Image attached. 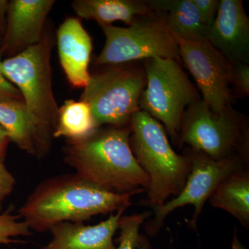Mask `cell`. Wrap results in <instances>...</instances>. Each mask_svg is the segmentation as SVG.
I'll return each instance as SVG.
<instances>
[{
  "instance_id": "24",
  "label": "cell",
  "mask_w": 249,
  "mask_h": 249,
  "mask_svg": "<svg viewBox=\"0 0 249 249\" xmlns=\"http://www.w3.org/2000/svg\"><path fill=\"white\" fill-rule=\"evenodd\" d=\"M9 101H23V98L18 88L5 78L1 71V62L0 61V102Z\"/></svg>"
},
{
  "instance_id": "16",
  "label": "cell",
  "mask_w": 249,
  "mask_h": 249,
  "mask_svg": "<svg viewBox=\"0 0 249 249\" xmlns=\"http://www.w3.org/2000/svg\"><path fill=\"white\" fill-rule=\"evenodd\" d=\"M154 12L164 15L165 24L176 38L187 42L207 40V26L201 20L193 0H150Z\"/></svg>"
},
{
  "instance_id": "3",
  "label": "cell",
  "mask_w": 249,
  "mask_h": 249,
  "mask_svg": "<svg viewBox=\"0 0 249 249\" xmlns=\"http://www.w3.org/2000/svg\"><path fill=\"white\" fill-rule=\"evenodd\" d=\"M129 126L131 150L150 178L146 204L160 207L182 191L191 162L188 156L173 150L162 124L145 111L134 113Z\"/></svg>"
},
{
  "instance_id": "4",
  "label": "cell",
  "mask_w": 249,
  "mask_h": 249,
  "mask_svg": "<svg viewBox=\"0 0 249 249\" xmlns=\"http://www.w3.org/2000/svg\"><path fill=\"white\" fill-rule=\"evenodd\" d=\"M102 67L90 75L80 101L89 106L98 128L104 124L127 127L132 115L140 110L139 102L146 85L143 63Z\"/></svg>"
},
{
  "instance_id": "22",
  "label": "cell",
  "mask_w": 249,
  "mask_h": 249,
  "mask_svg": "<svg viewBox=\"0 0 249 249\" xmlns=\"http://www.w3.org/2000/svg\"><path fill=\"white\" fill-rule=\"evenodd\" d=\"M232 88L233 93L237 96L249 95V65L237 64L232 65Z\"/></svg>"
},
{
  "instance_id": "21",
  "label": "cell",
  "mask_w": 249,
  "mask_h": 249,
  "mask_svg": "<svg viewBox=\"0 0 249 249\" xmlns=\"http://www.w3.org/2000/svg\"><path fill=\"white\" fill-rule=\"evenodd\" d=\"M19 214H13L9 211L0 212V245L16 243L14 237L28 236L31 234V229Z\"/></svg>"
},
{
  "instance_id": "27",
  "label": "cell",
  "mask_w": 249,
  "mask_h": 249,
  "mask_svg": "<svg viewBox=\"0 0 249 249\" xmlns=\"http://www.w3.org/2000/svg\"><path fill=\"white\" fill-rule=\"evenodd\" d=\"M8 9L9 3L6 1H0V24H1V27H2V29H4L2 24L4 22V14L8 12Z\"/></svg>"
},
{
  "instance_id": "29",
  "label": "cell",
  "mask_w": 249,
  "mask_h": 249,
  "mask_svg": "<svg viewBox=\"0 0 249 249\" xmlns=\"http://www.w3.org/2000/svg\"><path fill=\"white\" fill-rule=\"evenodd\" d=\"M0 138H9L6 131L1 125H0Z\"/></svg>"
},
{
  "instance_id": "25",
  "label": "cell",
  "mask_w": 249,
  "mask_h": 249,
  "mask_svg": "<svg viewBox=\"0 0 249 249\" xmlns=\"http://www.w3.org/2000/svg\"><path fill=\"white\" fill-rule=\"evenodd\" d=\"M16 185V178L3 162H0V204L11 194Z\"/></svg>"
},
{
  "instance_id": "8",
  "label": "cell",
  "mask_w": 249,
  "mask_h": 249,
  "mask_svg": "<svg viewBox=\"0 0 249 249\" xmlns=\"http://www.w3.org/2000/svg\"><path fill=\"white\" fill-rule=\"evenodd\" d=\"M53 42L45 30L40 42L1 62V71L19 90L31 114L54 131L59 108L52 89Z\"/></svg>"
},
{
  "instance_id": "28",
  "label": "cell",
  "mask_w": 249,
  "mask_h": 249,
  "mask_svg": "<svg viewBox=\"0 0 249 249\" xmlns=\"http://www.w3.org/2000/svg\"><path fill=\"white\" fill-rule=\"evenodd\" d=\"M232 249H247L244 247L243 245L241 243L240 240L237 235V229H236L235 232H234L233 239H232Z\"/></svg>"
},
{
  "instance_id": "11",
  "label": "cell",
  "mask_w": 249,
  "mask_h": 249,
  "mask_svg": "<svg viewBox=\"0 0 249 249\" xmlns=\"http://www.w3.org/2000/svg\"><path fill=\"white\" fill-rule=\"evenodd\" d=\"M208 42L232 65H249V18L242 0H220Z\"/></svg>"
},
{
  "instance_id": "1",
  "label": "cell",
  "mask_w": 249,
  "mask_h": 249,
  "mask_svg": "<svg viewBox=\"0 0 249 249\" xmlns=\"http://www.w3.org/2000/svg\"><path fill=\"white\" fill-rule=\"evenodd\" d=\"M132 196L106 191L76 173L67 174L37 185L18 214L31 230L43 232L60 223H83L98 214L126 209Z\"/></svg>"
},
{
  "instance_id": "23",
  "label": "cell",
  "mask_w": 249,
  "mask_h": 249,
  "mask_svg": "<svg viewBox=\"0 0 249 249\" xmlns=\"http://www.w3.org/2000/svg\"><path fill=\"white\" fill-rule=\"evenodd\" d=\"M202 22L208 28L211 27L219 10L220 0H193Z\"/></svg>"
},
{
  "instance_id": "6",
  "label": "cell",
  "mask_w": 249,
  "mask_h": 249,
  "mask_svg": "<svg viewBox=\"0 0 249 249\" xmlns=\"http://www.w3.org/2000/svg\"><path fill=\"white\" fill-rule=\"evenodd\" d=\"M146 85L139 109L164 125L173 142H178L187 108L201 99L196 85L175 58H155L142 61Z\"/></svg>"
},
{
  "instance_id": "26",
  "label": "cell",
  "mask_w": 249,
  "mask_h": 249,
  "mask_svg": "<svg viewBox=\"0 0 249 249\" xmlns=\"http://www.w3.org/2000/svg\"><path fill=\"white\" fill-rule=\"evenodd\" d=\"M9 142V138H0V162L4 163L8 142Z\"/></svg>"
},
{
  "instance_id": "14",
  "label": "cell",
  "mask_w": 249,
  "mask_h": 249,
  "mask_svg": "<svg viewBox=\"0 0 249 249\" xmlns=\"http://www.w3.org/2000/svg\"><path fill=\"white\" fill-rule=\"evenodd\" d=\"M59 58L67 80L74 88H85L89 81L88 69L91 38L78 18H69L57 31Z\"/></svg>"
},
{
  "instance_id": "9",
  "label": "cell",
  "mask_w": 249,
  "mask_h": 249,
  "mask_svg": "<svg viewBox=\"0 0 249 249\" xmlns=\"http://www.w3.org/2000/svg\"><path fill=\"white\" fill-rule=\"evenodd\" d=\"M185 155L188 156L191 162V170L186 184L178 196L163 206L155 208L153 220L149 221L145 227L150 235L158 233L165 217L172 211L188 204L193 205L195 208L189 224L192 227H196L205 203L212 196L218 185L229 175L244 169L248 160L247 157L240 155L222 160H213L190 147L187 148Z\"/></svg>"
},
{
  "instance_id": "18",
  "label": "cell",
  "mask_w": 249,
  "mask_h": 249,
  "mask_svg": "<svg viewBox=\"0 0 249 249\" xmlns=\"http://www.w3.org/2000/svg\"><path fill=\"white\" fill-rule=\"evenodd\" d=\"M213 206L235 217L246 229L249 226V174L242 169L229 175L209 198Z\"/></svg>"
},
{
  "instance_id": "20",
  "label": "cell",
  "mask_w": 249,
  "mask_h": 249,
  "mask_svg": "<svg viewBox=\"0 0 249 249\" xmlns=\"http://www.w3.org/2000/svg\"><path fill=\"white\" fill-rule=\"evenodd\" d=\"M150 215V212L121 217L119 229L120 237L118 239L119 247L116 249H136L138 246L139 229L145 219Z\"/></svg>"
},
{
  "instance_id": "10",
  "label": "cell",
  "mask_w": 249,
  "mask_h": 249,
  "mask_svg": "<svg viewBox=\"0 0 249 249\" xmlns=\"http://www.w3.org/2000/svg\"><path fill=\"white\" fill-rule=\"evenodd\" d=\"M177 40L179 58L194 78L201 100L215 112L232 106V64L208 41Z\"/></svg>"
},
{
  "instance_id": "7",
  "label": "cell",
  "mask_w": 249,
  "mask_h": 249,
  "mask_svg": "<svg viewBox=\"0 0 249 249\" xmlns=\"http://www.w3.org/2000/svg\"><path fill=\"white\" fill-rule=\"evenodd\" d=\"M106 44L94 62L96 66L120 65L155 58L180 60L176 37L165 24L164 15L138 16L127 27H101Z\"/></svg>"
},
{
  "instance_id": "17",
  "label": "cell",
  "mask_w": 249,
  "mask_h": 249,
  "mask_svg": "<svg viewBox=\"0 0 249 249\" xmlns=\"http://www.w3.org/2000/svg\"><path fill=\"white\" fill-rule=\"evenodd\" d=\"M72 7L78 17L93 19L101 27L116 21L129 26L138 16L153 12L143 0H76Z\"/></svg>"
},
{
  "instance_id": "13",
  "label": "cell",
  "mask_w": 249,
  "mask_h": 249,
  "mask_svg": "<svg viewBox=\"0 0 249 249\" xmlns=\"http://www.w3.org/2000/svg\"><path fill=\"white\" fill-rule=\"evenodd\" d=\"M0 125L9 140L37 158L45 157L53 131L31 114L24 101L0 102Z\"/></svg>"
},
{
  "instance_id": "5",
  "label": "cell",
  "mask_w": 249,
  "mask_h": 249,
  "mask_svg": "<svg viewBox=\"0 0 249 249\" xmlns=\"http://www.w3.org/2000/svg\"><path fill=\"white\" fill-rule=\"evenodd\" d=\"M178 143L213 160L237 155L248 158V120L232 106L215 112L201 99L185 111Z\"/></svg>"
},
{
  "instance_id": "19",
  "label": "cell",
  "mask_w": 249,
  "mask_h": 249,
  "mask_svg": "<svg viewBox=\"0 0 249 249\" xmlns=\"http://www.w3.org/2000/svg\"><path fill=\"white\" fill-rule=\"evenodd\" d=\"M97 129L88 104L84 101L68 100L59 108L53 137H65L69 141L81 140Z\"/></svg>"
},
{
  "instance_id": "12",
  "label": "cell",
  "mask_w": 249,
  "mask_h": 249,
  "mask_svg": "<svg viewBox=\"0 0 249 249\" xmlns=\"http://www.w3.org/2000/svg\"><path fill=\"white\" fill-rule=\"evenodd\" d=\"M53 0H14L9 3L2 51L16 55L42 40Z\"/></svg>"
},
{
  "instance_id": "2",
  "label": "cell",
  "mask_w": 249,
  "mask_h": 249,
  "mask_svg": "<svg viewBox=\"0 0 249 249\" xmlns=\"http://www.w3.org/2000/svg\"><path fill=\"white\" fill-rule=\"evenodd\" d=\"M130 126L99 128L87 138L69 141L64 160L83 179L106 191L132 194L147 191L150 178L131 150Z\"/></svg>"
},
{
  "instance_id": "15",
  "label": "cell",
  "mask_w": 249,
  "mask_h": 249,
  "mask_svg": "<svg viewBox=\"0 0 249 249\" xmlns=\"http://www.w3.org/2000/svg\"><path fill=\"white\" fill-rule=\"evenodd\" d=\"M125 210H119L106 220L93 226L83 222L57 224L49 231L52 240L40 249H116L113 237Z\"/></svg>"
}]
</instances>
